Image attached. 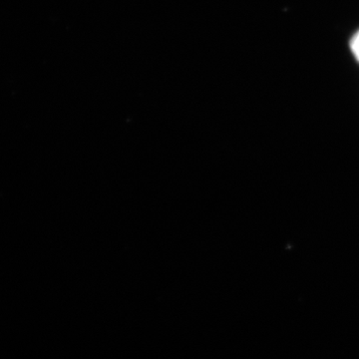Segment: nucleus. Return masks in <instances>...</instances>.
<instances>
[{
    "label": "nucleus",
    "mask_w": 359,
    "mask_h": 359,
    "mask_svg": "<svg viewBox=\"0 0 359 359\" xmlns=\"http://www.w3.org/2000/svg\"><path fill=\"white\" fill-rule=\"evenodd\" d=\"M351 50L355 58L359 61V32L354 35L353 40H351Z\"/></svg>",
    "instance_id": "nucleus-1"
}]
</instances>
